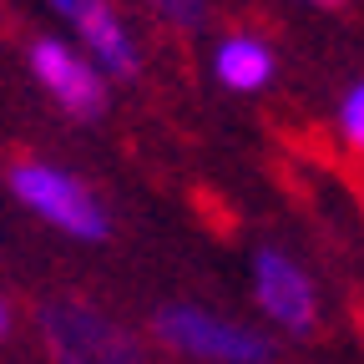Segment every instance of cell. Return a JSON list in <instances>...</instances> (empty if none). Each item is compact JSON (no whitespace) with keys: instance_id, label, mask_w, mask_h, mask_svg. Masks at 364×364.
Masks as SVG:
<instances>
[{"instance_id":"1","label":"cell","mask_w":364,"mask_h":364,"mask_svg":"<svg viewBox=\"0 0 364 364\" xmlns=\"http://www.w3.org/2000/svg\"><path fill=\"white\" fill-rule=\"evenodd\" d=\"M152 339L177 354V359H198V364H268L273 339L243 318H228L208 304H162L147 318Z\"/></svg>"},{"instance_id":"2","label":"cell","mask_w":364,"mask_h":364,"mask_svg":"<svg viewBox=\"0 0 364 364\" xmlns=\"http://www.w3.org/2000/svg\"><path fill=\"white\" fill-rule=\"evenodd\" d=\"M41 339L56 364H147V349L127 324L91 299H46L41 304Z\"/></svg>"},{"instance_id":"3","label":"cell","mask_w":364,"mask_h":364,"mask_svg":"<svg viewBox=\"0 0 364 364\" xmlns=\"http://www.w3.org/2000/svg\"><path fill=\"white\" fill-rule=\"evenodd\" d=\"M11 193L21 208H31L41 223H51L56 233L76 238V243H102L112 233V213L102 208V198L86 188L81 177L61 172L46 157H21L11 167Z\"/></svg>"},{"instance_id":"4","label":"cell","mask_w":364,"mask_h":364,"mask_svg":"<svg viewBox=\"0 0 364 364\" xmlns=\"http://www.w3.org/2000/svg\"><path fill=\"white\" fill-rule=\"evenodd\" d=\"M253 304L263 309V318L273 329H284L294 339H309L318 329V289H314V273L279 243H263L253 253Z\"/></svg>"},{"instance_id":"5","label":"cell","mask_w":364,"mask_h":364,"mask_svg":"<svg viewBox=\"0 0 364 364\" xmlns=\"http://www.w3.org/2000/svg\"><path fill=\"white\" fill-rule=\"evenodd\" d=\"M26 61H31V76L46 86V97H51L66 117L97 122L107 112V76L97 71V61L86 51L66 46L61 36H36Z\"/></svg>"},{"instance_id":"6","label":"cell","mask_w":364,"mask_h":364,"mask_svg":"<svg viewBox=\"0 0 364 364\" xmlns=\"http://www.w3.org/2000/svg\"><path fill=\"white\" fill-rule=\"evenodd\" d=\"M76 41H81V51L97 61V71L112 81H136L142 76V46H136V36H132V26L122 21V11L112 6V0H97L86 16H81V26H76Z\"/></svg>"},{"instance_id":"7","label":"cell","mask_w":364,"mask_h":364,"mask_svg":"<svg viewBox=\"0 0 364 364\" xmlns=\"http://www.w3.org/2000/svg\"><path fill=\"white\" fill-rule=\"evenodd\" d=\"M273 46L258 36V31H228L218 41V51H213V76L218 86L228 91H238V97H253V91H263L273 81Z\"/></svg>"},{"instance_id":"8","label":"cell","mask_w":364,"mask_h":364,"mask_svg":"<svg viewBox=\"0 0 364 364\" xmlns=\"http://www.w3.org/2000/svg\"><path fill=\"white\" fill-rule=\"evenodd\" d=\"M339 136L354 152V162H364V81H354L339 102Z\"/></svg>"},{"instance_id":"9","label":"cell","mask_w":364,"mask_h":364,"mask_svg":"<svg viewBox=\"0 0 364 364\" xmlns=\"http://www.w3.org/2000/svg\"><path fill=\"white\" fill-rule=\"evenodd\" d=\"M147 6H152L157 21H167L182 36H198L208 26V0H147Z\"/></svg>"},{"instance_id":"10","label":"cell","mask_w":364,"mask_h":364,"mask_svg":"<svg viewBox=\"0 0 364 364\" xmlns=\"http://www.w3.org/2000/svg\"><path fill=\"white\" fill-rule=\"evenodd\" d=\"M46 6H51V11H56V16L76 31V26H81V16H86L91 6H97V0H46Z\"/></svg>"},{"instance_id":"11","label":"cell","mask_w":364,"mask_h":364,"mask_svg":"<svg viewBox=\"0 0 364 364\" xmlns=\"http://www.w3.org/2000/svg\"><path fill=\"white\" fill-rule=\"evenodd\" d=\"M349 188H354V203H359V213H364V162L349 167Z\"/></svg>"},{"instance_id":"12","label":"cell","mask_w":364,"mask_h":364,"mask_svg":"<svg viewBox=\"0 0 364 364\" xmlns=\"http://www.w3.org/2000/svg\"><path fill=\"white\" fill-rule=\"evenodd\" d=\"M11 324H16V309H11V299H6V294H0V339L11 334Z\"/></svg>"},{"instance_id":"13","label":"cell","mask_w":364,"mask_h":364,"mask_svg":"<svg viewBox=\"0 0 364 364\" xmlns=\"http://www.w3.org/2000/svg\"><path fill=\"white\" fill-rule=\"evenodd\" d=\"M299 6H334V0H299Z\"/></svg>"}]
</instances>
